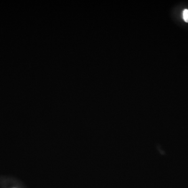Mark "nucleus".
<instances>
[{
	"mask_svg": "<svg viewBox=\"0 0 188 188\" xmlns=\"http://www.w3.org/2000/svg\"><path fill=\"white\" fill-rule=\"evenodd\" d=\"M183 18L184 21L188 23V10H184L183 12Z\"/></svg>",
	"mask_w": 188,
	"mask_h": 188,
	"instance_id": "nucleus-1",
	"label": "nucleus"
}]
</instances>
